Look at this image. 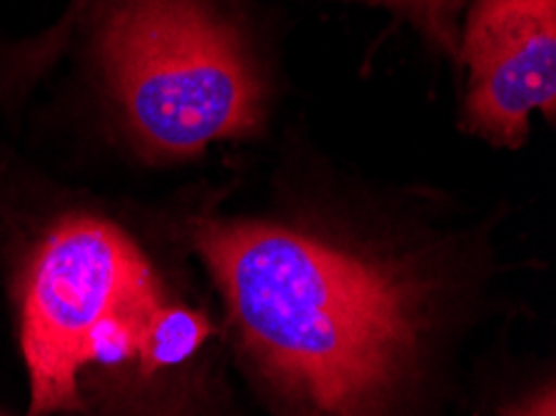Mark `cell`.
<instances>
[{
	"label": "cell",
	"mask_w": 556,
	"mask_h": 416,
	"mask_svg": "<svg viewBox=\"0 0 556 416\" xmlns=\"http://www.w3.org/2000/svg\"><path fill=\"white\" fill-rule=\"evenodd\" d=\"M188 242L275 416L440 412L452 350L486 282L465 242L319 207L205 212Z\"/></svg>",
	"instance_id": "1"
},
{
	"label": "cell",
	"mask_w": 556,
	"mask_h": 416,
	"mask_svg": "<svg viewBox=\"0 0 556 416\" xmlns=\"http://www.w3.org/2000/svg\"><path fill=\"white\" fill-rule=\"evenodd\" d=\"M215 335L205 312L170 294L121 225L73 212L48 227L21 282L28 416L78 414L90 369L132 364L150 381L195 364Z\"/></svg>",
	"instance_id": "2"
},
{
	"label": "cell",
	"mask_w": 556,
	"mask_h": 416,
	"mask_svg": "<svg viewBox=\"0 0 556 416\" xmlns=\"http://www.w3.org/2000/svg\"><path fill=\"white\" fill-rule=\"evenodd\" d=\"M96 58L125 130L153 163L248 140L265 123L263 67L220 0H105Z\"/></svg>",
	"instance_id": "3"
},
{
	"label": "cell",
	"mask_w": 556,
	"mask_h": 416,
	"mask_svg": "<svg viewBox=\"0 0 556 416\" xmlns=\"http://www.w3.org/2000/svg\"><path fill=\"white\" fill-rule=\"evenodd\" d=\"M469 67L465 127L492 146L517 150L529 121L556 110V0H475L459 36Z\"/></svg>",
	"instance_id": "4"
},
{
	"label": "cell",
	"mask_w": 556,
	"mask_h": 416,
	"mask_svg": "<svg viewBox=\"0 0 556 416\" xmlns=\"http://www.w3.org/2000/svg\"><path fill=\"white\" fill-rule=\"evenodd\" d=\"M409 21L429 46L459 63V13L467 0H365Z\"/></svg>",
	"instance_id": "5"
},
{
	"label": "cell",
	"mask_w": 556,
	"mask_h": 416,
	"mask_svg": "<svg viewBox=\"0 0 556 416\" xmlns=\"http://www.w3.org/2000/svg\"><path fill=\"white\" fill-rule=\"evenodd\" d=\"M96 3V0H73L71 5H67V11L63 13V18L58 21L53 28H50L46 36H40L38 40H33L28 48H25V53L18 55V63L13 67V75L18 80H30L36 78L46 71V67L55 61L58 55H61L63 46L67 42V38L73 36L75 25L83 21V15L88 13V8Z\"/></svg>",
	"instance_id": "6"
},
{
	"label": "cell",
	"mask_w": 556,
	"mask_h": 416,
	"mask_svg": "<svg viewBox=\"0 0 556 416\" xmlns=\"http://www.w3.org/2000/svg\"><path fill=\"white\" fill-rule=\"evenodd\" d=\"M500 416H556V389L554 381H546L544 387H536L534 392L517 399Z\"/></svg>",
	"instance_id": "7"
}]
</instances>
